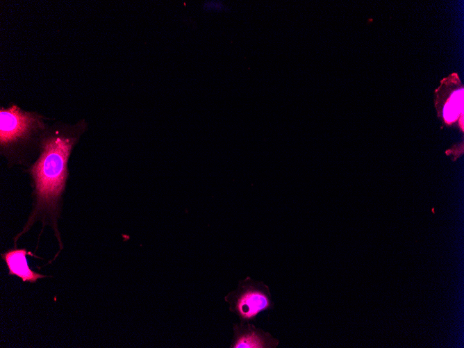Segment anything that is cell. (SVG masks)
I'll use <instances>...</instances> for the list:
<instances>
[{
	"mask_svg": "<svg viewBox=\"0 0 464 348\" xmlns=\"http://www.w3.org/2000/svg\"><path fill=\"white\" fill-rule=\"evenodd\" d=\"M85 124L81 122L74 126L58 125L44 132L40 142V155L31 167L35 187V207L23 231L15 238V242L29 230L35 220L49 216L62 247L56 226L60 201L65 188L67 161Z\"/></svg>",
	"mask_w": 464,
	"mask_h": 348,
	"instance_id": "obj_1",
	"label": "cell"
},
{
	"mask_svg": "<svg viewBox=\"0 0 464 348\" xmlns=\"http://www.w3.org/2000/svg\"><path fill=\"white\" fill-rule=\"evenodd\" d=\"M230 348H276L280 341L270 332L249 322L233 323Z\"/></svg>",
	"mask_w": 464,
	"mask_h": 348,
	"instance_id": "obj_4",
	"label": "cell"
},
{
	"mask_svg": "<svg viewBox=\"0 0 464 348\" xmlns=\"http://www.w3.org/2000/svg\"><path fill=\"white\" fill-rule=\"evenodd\" d=\"M47 127L43 116L24 111L15 104L0 109V147L3 154H15L41 140Z\"/></svg>",
	"mask_w": 464,
	"mask_h": 348,
	"instance_id": "obj_2",
	"label": "cell"
},
{
	"mask_svg": "<svg viewBox=\"0 0 464 348\" xmlns=\"http://www.w3.org/2000/svg\"><path fill=\"white\" fill-rule=\"evenodd\" d=\"M224 299L229 311L241 322L254 321L260 313L274 307L269 286L249 276L239 280L237 288L229 292Z\"/></svg>",
	"mask_w": 464,
	"mask_h": 348,
	"instance_id": "obj_3",
	"label": "cell"
},
{
	"mask_svg": "<svg viewBox=\"0 0 464 348\" xmlns=\"http://www.w3.org/2000/svg\"><path fill=\"white\" fill-rule=\"evenodd\" d=\"M40 258L26 249H12L1 254L8 269V274L19 277L23 282L35 283L38 279L48 277L32 270L28 266L26 256Z\"/></svg>",
	"mask_w": 464,
	"mask_h": 348,
	"instance_id": "obj_5",
	"label": "cell"
},
{
	"mask_svg": "<svg viewBox=\"0 0 464 348\" xmlns=\"http://www.w3.org/2000/svg\"><path fill=\"white\" fill-rule=\"evenodd\" d=\"M203 8L208 12L219 13L226 10V5L220 1H208L204 3Z\"/></svg>",
	"mask_w": 464,
	"mask_h": 348,
	"instance_id": "obj_7",
	"label": "cell"
},
{
	"mask_svg": "<svg viewBox=\"0 0 464 348\" xmlns=\"http://www.w3.org/2000/svg\"><path fill=\"white\" fill-rule=\"evenodd\" d=\"M460 110H463V90L454 93L446 104L444 117L448 122H453L458 116Z\"/></svg>",
	"mask_w": 464,
	"mask_h": 348,
	"instance_id": "obj_6",
	"label": "cell"
}]
</instances>
